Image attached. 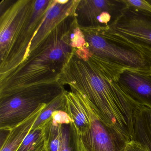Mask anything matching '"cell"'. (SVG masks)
<instances>
[{"instance_id":"obj_1","label":"cell","mask_w":151,"mask_h":151,"mask_svg":"<svg viewBox=\"0 0 151 151\" xmlns=\"http://www.w3.org/2000/svg\"><path fill=\"white\" fill-rule=\"evenodd\" d=\"M58 82L84 96L97 117L129 141L133 140L138 105L122 91L115 80L100 72L74 52Z\"/></svg>"},{"instance_id":"obj_2","label":"cell","mask_w":151,"mask_h":151,"mask_svg":"<svg viewBox=\"0 0 151 151\" xmlns=\"http://www.w3.org/2000/svg\"><path fill=\"white\" fill-rule=\"evenodd\" d=\"M72 14L56 26L16 68L0 78V98L31 86L58 82L74 53L69 36Z\"/></svg>"},{"instance_id":"obj_3","label":"cell","mask_w":151,"mask_h":151,"mask_svg":"<svg viewBox=\"0 0 151 151\" xmlns=\"http://www.w3.org/2000/svg\"><path fill=\"white\" fill-rule=\"evenodd\" d=\"M86 45L75 53L116 80L124 70L151 74V49L132 43L109 28H80Z\"/></svg>"},{"instance_id":"obj_4","label":"cell","mask_w":151,"mask_h":151,"mask_svg":"<svg viewBox=\"0 0 151 151\" xmlns=\"http://www.w3.org/2000/svg\"><path fill=\"white\" fill-rule=\"evenodd\" d=\"M58 82L31 86L0 98V129L7 131L65 92Z\"/></svg>"},{"instance_id":"obj_5","label":"cell","mask_w":151,"mask_h":151,"mask_svg":"<svg viewBox=\"0 0 151 151\" xmlns=\"http://www.w3.org/2000/svg\"><path fill=\"white\" fill-rule=\"evenodd\" d=\"M53 0H34L31 12L12 44L7 56L0 63V78L19 67L29 56L32 39Z\"/></svg>"},{"instance_id":"obj_6","label":"cell","mask_w":151,"mask_h":151,"mask_svg":"<svg viewBox=\"0 0 151 151\" xmlns=\"http://www.w3.org/2000/svg\"><path fill=\"white\" fill-rule=\"evenodd\" d=\"M127 6L125 0H79L75 16L79 28H109Z\"/></svg>"},{"instance_id":"obj_7","label":"cell","mask_w":151,"mask_h":151,"mask_svg":"<svg viewBox=\"0 0 151 151\" xmlns=\"http://www.w3.org/2000/svg\"><path fill=\"white\" fill-rule=\"evenodd\" d=\"M83 96L90 114L91 126L87 132L79 136L80 151H124L127 143L130 141L99 119L86 98Z\"/></svg>"},{"instance_id":"obj_8","label":"cell","mask_w":151,"mask_h":151,"mask_svg":"<svg viewBox=\"0 0 151 151\" xmlns=\"http://www.w3.org/2000/svg\"><path fill=\"white\" fill-rule=\"evenodd\" d=\"M109 29L137 45L151 49V12L128 6Z\"/></svg>"},{"instance_id":"obj_9","label":"cell","mask_w":151,"mask_h":151,"mask_svg":"<svg viewBox=\"0 0 151 151\" xmlns=\"http://www.w3.org/2000/svg\"><path fill=\"white\" fill-rule=\"evenodd\" d=\"M34 0L13 1L0 13V63L6 59L12 44L30 13Z\"/></svg>"},{"instance_id":"obj_10","label":"cell","mask_w":151,"mask_h":151,"mask_svg":"<svg viewBox=\"0 0 151 151\" xmlns=\"http://www.w3.org/2000/svg\"><path fill=\"white\" fill-rule=\"evenodd\" d=\"M116 81L133 102L151 108V74L124 70L118 75Z\"/></svg>"},{"instance_id":"obj_11","label":"cell","mask_w":151,"mask_h":151,"mask_svg":"<svg viewBox=\"0 0 151 151\" xmlns=\"http://www.w3.org/2000/svg\"><path fill=\"white\" fill-rule=\"evenodd\" d=\"M79 1V0H53L44 21L32 40L29 54L62 21L75 14Z\"/></svg>"},{"instance_id":"obj_12","label":"cell","mask_w":151,"mask_h":151,"mask_svg":"<svg viewBox=\"0 0 151 151\" xmlns=\"http://www.w3.org/2000/svg\"><path fill=\"white\" fill-rule=\"evenodd\" d=\"M66 111L73 121L79 136L85 134L91 128V121L83 96L74 90L66 91Z\"/></svg>"},{"instance_id":"obj_13","label":"cell","mask_w":151,"mask_h":151,"mask_svg":"<svg viewBox=\"0 0 151 151\" xmlns=\"http://www.w3.org/2000/svg\"><path fill=\"white\" fill-rule=\"evenodd\" d=\"M46 106L44 105L41 106L26 120L7 131V134L3 142H1L0 151H17Z\"/></svg>"},{"instance_id":"obj_14","label":"cell","mask_w":151,"mask_h":151,"mask_svg":"<svg viewBox=\"0 0 151 151\" xmlns=\"http://www.w3.org/2000/svg\"><path fill=\"white\" fill-rule=\"evenodd\" d=\"M133 140L151 151V108L138 105L135 110Z\"/></svg>"},{"instance_id":"obj_15","label":"cell","mask_w":151,"mask_h":151,"mask_svg":"<svg viewBox=\"0 0 151 151\" xmlns=\"http://www.w3.org/2000/svg\"><path fill=\"white\" fill-rule=\"evenodd\" d=\"M55 98L44 108L39 116L33 124L32 129L45 126L52 120V115L57 110L66 111V99L65 92Z\"/></svg>"},{"instance_id":"obj_16","label":"cell","mask_w":151,"mask_h":151,"mask_svg":"<svg viewBox=\"0 0 151 151\" xmlns=\"http://www.w3.org/2000/svg\"><path fill=\"white\" fill-rule=\"evenodd\" d=\"M47 124L45 126L31 129L17 151H34L42 146L46 138Z\"/></svg>"},{"instance_id":"obj_17","label":"cell","mask_w":151,"mask_h":151,"mask_svg":"<svg viewBox=\"0 0 151 151\" xmlns=\"http://www.w3.org/2000/svg\"><path fill=\"white\" fill-rule=\"evenodd\" d=\"M79 135L73 123L62 125L61 142L59 151H80Z\"/></svg>"},{"instance_id":"obj_18","label":"cell","mask_w":151,"mask_h":151,"mask_svg":"<svg viewBox=\"0 0 151 151\" xmlns=\"http://www.w3.org/2000/svg\"><path fill=\"white\" fill-rule=\"evenodd\" d=\"M62 125L53 123L52 119L46 125L49 151H59L61 142Z\"/></svg>"},{"instance_id":"obj_19","label":"cell","mask_w":151,"mask_h":151,"mask_svg":"<svg viewBox=\"0 0 151 151\" xmlns=\"http://www.w3.org/2000/svg\"><path fill=\"white\" fill-rule=\"evenodd\" d=\"M69 36L73 48L81 49L86 46L84 36L77 24L75 16L71 23Z\"/></svg>"},{"instance_id":"obj_20","label":"cell","mask_w":151,"mask_h":151,"mask_svg":"<svg viewBox=\"0 0 151 151\" xmlns=\"http://www.w3.org/2000/svg\"><path fill=\"white\" fill-rule=\"evenodd\" d=\"M52 121L55 124H69L73 123L68 114L63 110H57L53 113L52 116Z\"/></svg>"},{"instance_id":"obj_21","label":"cell","mask_w":151,"mask_h":151,"mask_svg":"<svg viewBox=\"0 0 151 151\" xmlns=\"http://www.w3.org/2000/svg\"><path fill=\"white\" fill-rule=\"evenodd\" d=\"M124 151H149L145 145L137 140H132L127 143Z\"/></svg>"},{"instance_id":"obj_22","label":"cell","mask_w":151,"mask_h":151,"mask_svg":"<svg viewBox=\"0 0 151 151\" xmlns=\"http://www.w3.org/2000/svg\"><path fill=\"white\" fill-rule=\"evenodd\" d=\"M34 151H49L48 148V142H47V138H46L45 141L42 146L36 149Z\"/></svg>"},{"instance_id":"obj_23","label":"cell","mask_w":151,"mask_h":151,"mask_svg":"<svg viewBox=\"0 0 151 151\" xmlns=\"http://www.w3.org/2000/svg\"><path fill=\"white\" fill-rule=\"evenodd\" d=\"M151 6V0H148V1H146Z\"/></svg>"}]
</instances>
